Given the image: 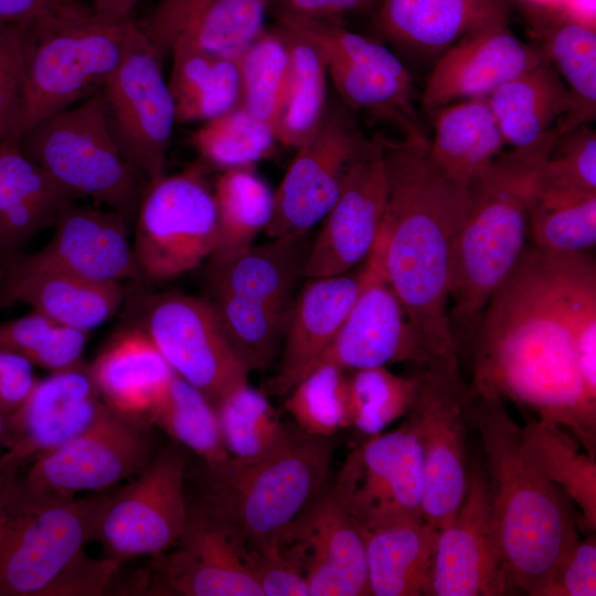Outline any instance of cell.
Here are the masks:
<instances>
[{"instance_id":"6da1fadb","label":"cell","mask_w":596,"mask_h":596,"mask_svg":"<svg viewBox=\"0 0 596 596\" xmlns=\"http://www.w3.org/2000/svg\"><path fill=\"white\" fill-rule=\"evenodd\" d=\"M596 309V262L587 252L526 245L482 315L467 364L471 386L566 427L596 456V393L579 363L577 330Z\"/></svg>"},{"instance_id":"7a4b0ae2","label":"cell","mask_w":596,"mask_h":596,"mask_svg":"<svg viewBox=\"0 0 596 596\" xmlns=\"http://www.w3.org/2000/svg\"><path fill=\"white\" fill-rule=\"evenodd\" d=\"M382 140L387 203L377 237L387 280L434 354L458 359L448 323V281L469 188L433 162L429 140Z\"/></svg>"},{"instance_id":"3957f363","label":"cell","mask_w":596,"mask_h":596,"mask_svg":"<svg viewBox=\"0 0 596 596\" xmlns=\"http://www.w3.org/2000/svg\"><path fill=\"white\" fill-rule=\"evenodd\" d=\"M468 425L480 436L492 523L510 594L540 596L578 540L571 499L528 461L504 401L467 382Z\"/></svg>"},{"instance_id":"277c9868","label":"cell","mask_w":596,"mask_h":596,"mask_svg":"<svg viewBox=\"0 0 596 596\" xmlns=\"http://www.w3.org/2000/svg\"><path fill=\"white\" fill-rule=\"evenodd\" d=\"M557 138L553 129L529 146L503 150L468 187L448 281V323L460 364L468 362L487 305L526 246L529 192Z\"/></svg>"},{"instance_id":"5b68a950","label":"cell","mask_w":596,"mask_h":596,"mask_svg":"<svg viewBox=\"0 0 596 596\" xmlns=\"http://www.w3.org/2000/svg\"><path fill=\"white\" fill-rule=\"evenodd\" d=\"M105 497L50 498L12 473L0 491V596L103 594L119 564L89 557L84 545Z\"/></svg>"},{"instance_id":"8992f818","label":"cell","mask_w":596,"mask_h":596,"mask_svg":"<svg viewBox=\"0 0 596 596\" xmlns=\"http://www.w3.org/2000/svg\"><path fill=\"white\" fill-rule=\"evenodd\" d=\"M136 22L81 0H56L23 23L28 82L17 138L42 119L102 92Z\"/></svg>"},{"instance_id":"52a82bcc","label":"cell","mask_w":596,"mask_h":596,"mask_svg":"<svg viewBox=\"0 0 596 596\" xmlns=\"http://www.w3.org/2000/svg\"><path fill=\"white\" fill-rule=\"evenodd\" d=\"M332 454L331 437L292 425L287 439L265 458L248 465L232 459L209 472L211 489L198 510L225 525L243 551L278 546L323 489Z\"/></svg>"},{"instance_id":"ba28073f","label":"cell","mask_w":596,"mask_h":596,"mask_svg":"<svg viewBox=\"0 0 596 596\" xmlns=\"http://www.w3.org/2000/svg\"><path fill=\"white\" fill-rule=\"evenodd\" d=\"M19 142L58 184L105 204L130 225L135 222L142 175L110 135L102 93L42 119Z\"/></svg>"},{"instance_id":"9c48e42d","label":"cell","mask_w":596,"mask_h":596,"mask_svg":"<svg viewBox=\"0 0 596 596\" xmlns=\"http://www.w3.org/2000/svg\"><path fill=\"white\" fill-rule=\"evenodd\" d=\"M135 225L134 253L146 279L179 276L210 257L217 242V213L203 168L147 181Z\"/></svg>"},{"instance_id":"30bf717a","label":"cell","mask_w":596,"mask_h":596,"mask_svg":"<svg viewBox=\"0 0 596 596\" xmlns=\"http://www.w3.org/2000/svg\"><path fill=\"white\" fill-rule=\"evenodd\" d=\"M415 373L417 389L406 421L423 454L424 519L440 530L456 514L468 487L467 382L458 359Z\"/></svg>"},{"instance_id":"8fae6325","label":"cell","mask_w":596,"mask_h":596,"mask_svg":"<svg viewBox=\"0 0 596 596\" xmlns=\"http://www.w3.org/2000/svg\"><path fill=\"white\" fill-rule=\"evenodd\" d=\"M331 491L363 531L424 521L423 454L409 423L354 447Z\"/></svg>"},{"instance_id":"7c38bea8","label":"cell","mask_w":596,"mask_h":596,"mask_svg":"<svg viewBox=\"0 0 596 596\" xmlns=\"http://www.w3.org/2000/svg\"><path fill=\"white\" fill-rule=\"evenodd\" d=\"M161 66L162 58L136 22L120 63L100 92L113 139L147 181L164 174L175 124Z\"/></svg>"},{"instance_id":"4fadbf2b","label":"cell","mask_w":596,"mask_h":596,"mask_svg":"<svg viewBox=\"0 0 596 596\" xmlns=\"http://www.w3.org/2000/svg\"><path fill=\"white\" fill-rule=\"evenodd\" d=\"M187 457L170 446L141 470L139 477L115 496L105 497L94 539L107 558L159 555L183 533L190 511L184 496Z\"/></svg>"},{"instance_id":"5bb4252c","label":"cell","mask_w":596,"mask_h":596,"mask_svg":"<svg viewBox=\"0 0 596 596\" xmlns=\"http://www.w3.org/2000/svg\"><path fill=\"white\" fill-rule=\"evenodd\" d=\"M137 327L152 340L175 374L215 407L249 370L238 358L209 299L179 292L151 297Z\"/></svg>"},{"instance_id":"9a60e30c","label":"cell","mask_w":596,"mask_h":596,"mask_svg":"<svg viewBox=\"0 0 596 596\" xmlns=\"http://www.w3.org/2000/svg\"><path fill=\"white\" fill-rule=\"evenodd\" d=\"M137 422L104 402L87 429L33 460L22 485L36 494L71 499L139 472L148 464L150 443Z\"/></svg>"},{"instance_id":"2e32d148","label":"cell","mask_w":596,"mask_h":596,"mask_svg":"<svg viewBox=\"0 0 596 596\" xmlns=\"http://www.w3.org/2000/svg\"><path fill=\"white\" fill-rule=\"evenodd\" d=\"M366 139L347 105L327 106L317 130L297 148L274 192L273 215L265 234L270 238L305 234L322 221Z\"/></svg>"},{"instance_id":"e0dca14e","label":"cell","mask_w":596,"mask_h":596,"mask_svg":"<svg viewBox=\"0 0 596 596\" xmlns=\"http://www.w3.org/2000/svg\"><path fill=\"white\" fill-rule=\"evenodd\" d=\"M363 263L355 301L319 360L336 362L345 371L393 363H408L417 370L446 361L434 354L408 320L387 280L379 237Z\"/></svg>"},{"instance_id":"ac0fdd59","label":"cell","mask_w":596,"mask_h":596,"mask_svg":"<svg viewBox=\"0 0 596 596\" xmlns=\"http://www.w3.org/2000/svg\"><path fill=\"white\" fill-rule=\"evenodd\" d=\"M386 203L383 140L374 136L350 162L338 198L310 245L302 277L341 275L364 262L377 238Z\"/></svg>"},{"instance_id":"d6986e66","label":"cell","mask_w":596,"mask_h":596,"mask_svg":"<svg viewBox=\"0 0 596 596\" xmlns=\"http://www.w3.org/2000/svg\"><path fill=\"white\" fill-rule=\"evenodd\" d=\"M510 594L497 541L482 462H469L468 487L451 519L438 532L427 596Z\"/></svg>"},{"instance_id":"ffe728a7","label":"cell","mask_w":596,"mask_h":596,"mask_svg":"<svg viewBox=\"0 0 596 596\" xmlns=\"http://www.w3.org/2000/svg\"><path fill=\"white\" fill-rule=\"evenodd\" d=\"M175 549L141 574L135 592L181 596H262L263 592L228 529L196 510Z\"/></svg>"},{"instance_id":"44dd1931","label":"cell","mask_w":596,"mask_h":596,"mask_svg":"<svg viewBox=\"0 0 596 596\" xmlns=\"http://www.w3.org/2000/svg\"><path fill=\"white\" fill-rule=\"evenodd\" d=\"M130 224L119 213L74 203L60 214L50 242L0 266L17 270H55L100 283L145 280L129 241Z\"/></svg>"},{"instance_id":"7402d4cb","label":"cell","mask_w":596,"mask_h":596,"mask_svg":"<svg viewBox=\"0 0 596 596\" xmlns=\"http://www.w3.org/2000/svg\"><path fill=\"white\" fill-rule=\"evenodd\" d=\"M278 546L302 566L309 596L370 595L365 539L331 489H322Z\"/></svg>"},{"instance_id":"603a6c76","label":"cell","mask_w":596,"mask_h":596,"mask_svg":"<svg viewBox=\"0 0 596 596\" xmlns=\"http://www.w3.org/2000/svg\"><path fill=\"white\" fill-rule=\"evenodd\" d=\"M546 61L543 51L514 35L509 21L467 34L434 64L422 106L430 115L450 103L485 98L509 79Z\"/></svg>"},{"instance_id":"cb8c5ba5","label":"cell","mask_w":596,"mask_h":596,"mask_svg":"<svg viewBox=\"0 0 596 596\" xmlns=\"http://www.w3.org/2000/svg\"><path fill=\"white\" fill-rule=\"evenodd\" d=\"M104 401L82 362L38 380L22 406L10 415L7 451L17 467L60 447L87 429Z\"/></svg>"},{"instance_id":"d4e9b609","label":"cell","mask_w":596,"mask_h":596,"mask_svg":"<svg viewBox=\"0 0 596 596\" xmlns=\"http://www.w3.org/2000/svg\"><path fill=\"white\" fill-rule=\"evenodd\" d=\"M267 0H159L141 31L161 58L182 44L237 60L265 31Z\"/></svg>"},{"instance_id":"484cf974","label":"cell","mask_w":596,"mask_h":596,"mask_svg":"<svg viewBox=\"0 0 596 596\" xmlns=\"http://www.w3.org/2000/svg\"><path fill=\"white\" fill-rule=\"evenodd\" d=\"M308 279L294 300L280 365L265 394L285 396L315 366L355 301L363 265L355 273Z\"/></svg>"},{"instance_id":"4316f807","label":"cell","mask_w":596,"mask_h":596,"mask_svg":"<svg viewBox=\"0 0 596 596\" xmlns=\"http://www.w3.org/2000/svg\"><path fill=\"white\" fill-rule=\"evenodd\" d=\"M505 0H381L375 25L393 45L439 57L460 39L509 21Z\"/></svg>"},{"instance_id":"83f0119b","label":"cell","mask_w":596,"mask_h":596,"mask_svg":"<svg viewBox=\"0 0 596 596\" xmlns=\"http://www.w3.org/2000/svg\"><path fill=\"white\" fill-rule=\"evenodd\" d=\"M120 283H100L55 270L0 266V309L24 304L47 318L83 332L99 327L120 308Z\"/></svg>"},{"instance_id":"f1b7e54d","label":"cell","mask_w":596,"mask_h":596,"mask_svg":"<svg viewBox=\"0 0 596 596\" xmlns=\"http://www.w3.org/2000/svg\"><path fill=\"white\" fill-rule=\"evenodd\" d=\"M19 141L0 142V263L21 254L36 233L54 226L61 212L78 198L33 162Z\"/></svg>"},{"instance_id":"f546056e","label":"cell","mask_w":596,"mask_h":596,"mask_svg":"<svg viewBox=\"0 0 596 596\" xmlns=\"http://www.w3.org/2000/svg\"><path fill=\"white\" fill-rule=\"evenodd\" d=\"M485 98L511 148L529 146L554 128L563 135L583 125L573 95L547 61Z\"/></svg>"},{"instance_id":"4dcf8cb0","label":"cell","mask_w":596,"mask_h":596,"mask_svg":"<svg viewBox=\"0 0 596 596\" xmlns=\"http://www.w3.org/2000/svg\"><path fill=\"white\" fill-rule=\"evenodd\" d=\"M310 245L307 233L294 234L210 256V292H227L258 304L292 308V290L302 276Z\"/></svg>"},{"instance_id":"1f68e13d","label":"cell","mask_w":596,"mask_h":596,"mask_svg":"<svg viewBox=\"0 0 596 596\" xmlns=\"http://www.w3.org/2000/svg\"><path fill=\"white\" fill-rule=\"evenodd\" d=\"M89 371L102 400L115 412L137 421H146L175 374L137 326L119 332Z\"/></svg>"},{"instance_id":"d6a6232c","label":"cell","mask_w":596,"mask_h":596,"mask_svg":"<svg viewBox=\"0 0 596 596\" xmlns=\"http://www.w3.org/2000/svg\"><path fill=\"white\" fill-rule=\"evenodd\" d=\"M428 155L450 179L469 187L502 153L505 142L486 98H470L438 108Z\"/></svg>"},{"instance_id":"836d02e7","label":"cell","mask_w":596,"mask_h":596,"mask_svg":"<svg viewBox=\"0 0 596 596\" xmlns=\"http://www.w3.org/2000/svg\"><path fill=\"white\" fill-rule=\"evenodd\" d=\"M363 532L370 595L427 596L439 530L424 520Z\"/></svg>"},{"instance_id":"e575fe53","label":"cell","mask_w":596,"mask_h":596,"mask_svg":"<svg viewBox=\"0 0 596 596\" xmlns=\"http://www.w3.org/2000/svg\"><path fill=\"white\" fill-rule=\"evenodd\" d=\"M168 86L175 123L209 121L241 102L237 60L213 55L188 45L171 49Z\"/></svg>"},{"instance_id":"d590c367","label":"cell","mask_w":596,"mask_h":596,"mask_svg":"<svg viewBox=\"0 0 596 596\" xmlns=\"http://www.w3.org/2000/svg\"><path fill=\"white\" fill-rule=\"evenodd\" d=\"M528 461L581 510V525L596 529V460L560 425L532 418L521 427Z\"/></svg>"},{"instance_id":"8d00e7d4","label":"cell","mask_w":596,"mask_h":596,"mask_svg":"<svg viewBox=\"0 0 596 596\" xmlns=\"http://www.w3.org/2000/svg\"><path fill=\"white\" fill-rule=\"evenodd\" d=\"M223 444L233 461L256 462L277 449L289 436L285 424L266 394L242 384L215 405Z\"/></svg>"},{"instance_id":"74e56055","label":"cell","mask_w":596,"mask_h":596,"mask_svg":"<svg viewBox=\"0 0 596 596\" xmlns=\"http://www.w3.org/2000/svg\"><path fill=\"white\" fill-rule=\"evenodd\" d=\"M217 213V242L211 256L226 255L252 244L270 222L274 192L254 166L224 170L213 191Z\"/></svg>"},{"instance_id":"f35d334b","label":"cell","mask_w":596,"mask_h":596,"mask_svg":"<svg viewBox=\"0 0 596 596\" xmlns=\"http://www.w3.org/2000/svg\"><path fill=\"white\" fill-rule=\"evenodd\" d=\"M146 421L202 457L209 472L223 469L232 460L223 444L214 406L178 374Z\"/></svg>"},{"instance_id":"ab89813d","label":"cell","mask_w":596,"mask_h":596,"mask_svg":"<svg viewBox=\"0 0 596 596\" xmlns=\"http://www.w3.org/2000/svg\"><path fill=\"white\" fill-rule=\"evenodd\" d=\"M241 102L253 116L276 126L291 81V54L287 34L264 31L237 58Z\"/></svg>"},{"instance_id":"60d3db41","label":"cell","mask_w":596,"mask_h":596,"mask_svg":"<svg viewBox=\"0 0 596 596\" xmlns=\"http://www.w3.org/2000/svg\"><path fill=\"white\" fill-rule=\"evenodd\" d=\"M531 25L538 46L568 87L579 119L587 125L596 114V30L558 18Z\"/></svg>"},{"instance_id":"b9f144b4","label":"cell","mask_w":596,"mask_h":596,"mask_svg":"<svg viewBox=\"0 0 596 596\" xmlns=\"http://www.w3.org/2000/svg\"><path fill=\"white\" fill-rule=\"evenodd\" d=\"M209 300L246 368L267 369L284 342L292 308L258 304L227 292H210Z\"/></svg>"},{"instance_id":"7bdbcfd3","label":"cell","mask_w":596,"mask_h":596,"mask_svg":"<svg viewBox=\"0 0 596 596\" xmlns=\"http://www.w3.org/2000/svg\"><path fill=\"white\" fill-rule=\"evenodd\" d=\"M285 33L291 54V81L276 126V137L283 146L299 148L317 130L326 113L328 71L316 47L287 31Z\"/></svg>"},{"instance_id":"ee69618b","label":"cell","mask_w":596,"mask_h":596,"mask_svg":"<svg viewBox=\"0 0 596 596\" xmlns=\"http://www.w3.org/2000/svg\"><path fill=\"white\" fill-rule=\"evenodd\" d=\"M191 143L204 163L226 170L270 157L278 141L269 125L238 104L204 123L191 135Z\"/></svg>"},{"instance_id":"f6af8a7d","label":"cell","mask_w":596,"mask_h":596,"mask_svg":"<svg viewBox=\"0 0 596 596\" xmlns=\"http://www.w3.org/2000/svg\"><path fill=\"white\" fill-rule=\"evenodd\" d=\"M284 408L302 432L331 437L351 426L345 370L330 360H319L286 394Z\"/></svg>"},{"instance_id":"bcb514c9","label":"cell","mask_w":596,"mask_h":596,"mask_svg":"<svg viewBox=\"0 0 596 596\" xmlns=\"http://www.w3.org/2000/svg\"><path fill=\"white\" fill-rule=\"evenodd\" d=\"M348 376L351 426L365 436L382 433L406 415L417 389V375L403 376L386 366L352 370Z\"/></svg>"},{"instance_id":"7dc6e473","label":"cell","mask_w":596,"mask_h":596,"mask_svg":"<svg viewBox=\"0 0 596 596\" xmlns=\"http://www.w3.org/2000/svg\"><path fill=\"white\" fill-rule=\"evenodd\" d=\"M530 194L553 200L596 195V134L582 125L561 135L538 170Z\"/></svg>"},{"instance_id":"c3c4849f","label":"cell","mask_w":596,"mask_h":596,"mask_svg":"<svg viewBox=\"0 0 596 596\" xmlns=\"http://www.w3.org/2000/svg\"><path fill=\"white\" fill-rule=\"evenodd\" d=\"M87 334L32 310L0 322V350L55 372L82 362Z\"/></svg>"},{"instance_id":"681fc988","label":"cell","mask_w":596,"mask_h":596,"mask_svg":"<svg viewBox=\"0 0 596 596\" xmlns=\"http://www.w3.org/2000/svg\"><path fill=\"white\" fill-rule=\"evenodd\" d=\"M533 245L552 253L587 252L596 244V195L575 200L528 196Z\"/></svg>"},{"instance_id":"f907efd6","label":"cell","mask_w":596,"mask_h":596,"mask_svg":"<svg viewBox=\"0 0 596 596\" xmlns=\"http://www.w3.org/2000/svg\"><path fill=\"white\" fill-rule=\"evenodd\" d=\"M26 82L28 61L23 25L0 23V142L17 138Z\"/></svg>"},{"instance_id":"816d5d0a","label":"cell","mask_w":596,"mask_h":596,"mask_svg":"<svg viewBox=\"0 0 596 596\" xmlns=\"http://www.w3.org/2000/svg\"><path fill=\"white\" fill-rule=\"evenodd\" d=\"M263 596H309L301 564L280 546L243 551Z\"/></svg>"},{"instance_id":"f5cc1de1","label":"cell","mask_w":596,"mask_h":596,"mask_svg":"<svg viewBox=\"0 0 596 596\" xmlns=\"http://www.w3.org/2000/svg\"><path fill=\"white\" fill-rule=\"evenodd\" d=\"M596 540L575 541L558 561L540 596H595Z\"/></svg>"},{"instance_id":"db71d44e","label":"cell","mask_w":596,"mask_h":596,"mask_svg":"<svg viewBox=\"0 0 596 596\" xmlns=\"http://www.w3.org/2000/svg\"><path fill=\"white\" fill-rule=\"evenodd\" d=\"M33 366L24 358L0 350V413L10 416L25 402L38 381Z\"/></svg>"},{"instance_id":"11a10c76","label":"cell","mask_w":596,"mask_h":596,"mask_svg":"<svg viewBox=\"0 0 596 596\" xmlns=\"http://www.w3.org/2000/svg\"><path fill=\"white\" fill-rule=\"evenodd\" d=\"M286 9L315 18L339 20L350 13L377 8L381 0H286Z\"/></svg>"},{"instance_id":"9f6ffc18","label":"cell","mask_w":596,"mask_h":596,"mask_svg":"<svg viewBox=\"0 0 596 596\" xmlns=\"http://www.w3.org/2000/svg\"><path fill=\"white\" fill-rule=\"evenodd\" d=\"M56 0H0V23L23 24Z\"/></svg>"},{"instance_id":"6f0895ef","label":"cell","mask_w":596,"mask_h":596,"mask_svg":"<svg viewBox=\"0 0 596 596\" xmlns=\"http://www.w3.org/2000/svg\"><path fill=\"white\" fill-rule=\"evenodd\" d=\"M557 18L596 30V0H561Z\"/></svg>"},{"instance_id":"680465c9","label":"cell","mask_w":596,"mask_h":596,"mask_svg":"<svg viewBox=\"0 0 596 596\" xmlns=\"http://www.w3.org/2000/svg\"><path fill=\"white\" fill-rule=\"evenodd\" d=\"M530 23L557 18L561 0H517Z\"/></svg>"},{"instance_id":"91938a15","label":"cell","mask_w":596,"mask_h":596,"mask_svg":"<svg viewBox=\"0 0 596 596\" xmlns=\"http://www.w3.org/2000/svg\"><path fill=\"white\" fill-rule=\"evenodd\" d=\"M137 0H92V7L100 12L117 17H131Z\"/></svg>"},{"instance_id":"94428289","label":"cell","mask_w":596,"mask_h":596,"mask_svg":"<svg viewBox=\"0 0 596 596\" xmlns=\"http://www.w3.org/2000/svg\"><path fill=\"white\" fill-rule=\"evenodd\" d=\"M19 467L8 461L3 456L0 457V491L3 488L8 478L17 472Z\"/></svg>"},{"instance_id":"6125c7cd","label":"cell","mask_w":596,"mask_h":596,"mask_svg":"<svg viewBox=\"0 0 596 596\" xmlns=\"http://www.w3.org/2000/svg\"><path fill=\"white\" fill-rule=\"evenodd\" d=\"M10 432V416L0 413V447H7Z\"/></svg>"}]
</instances>
